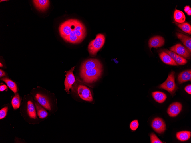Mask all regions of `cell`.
Returning <instances> with one entry per match:
<instances>
[{"label":"cell","mask_w":191,"mask_h":143,"mask_svg":"<svg viewBox=\"0 0 191 143\" xmlns=\"http://www.w3.org/2000/svg\"><path fill=\"white\" fill-rule=\"evenodd\" d=\"M161 60L165 63L170 65L177 66L178 64L168 54L163 51L159 54Z\"/></svg>","instance_id":"obj_16"},{"label":"cell","mask_w":191,"mask_h":143,"mask_svg":"<svg viewBox=\"0 0 191 143\" xmlns=\"http://www.w3.org/2000/svg\"><path fill=\"white\" fill-rule=\"evenodd\" d=\"M174 16L175 21L176 23H182L185 21V14L180 10L176 9L174 12Z\"/></svg>","instance_id":"obj_20"},{"label":"cell","mask_w":191,"mask_h":143,"mask_svg":"<svg viewBox=\"0 0 191 143\" xmlns=\"http://www.w3.org/2000/svg\"><path fill=\"white\" fill-rule=\"evenodd\" d=\"M102 67V65L98 60L95 59H90L86 60L82 63L80 70Z\"/></svg>","instance_id":"obj_9"},{"label":"cell","mask_w":191,"mask_h":143,"mask_svg":"<svg viewBox=\"0 0 191 143\" xmlns=\"http://www.w3.org/2000/svg\"><path fill=\"white\" fill-rule=\"evenodd\" d=\"M164 52L168 54L174 61L178 55L175 53L167 49L164 50Z\"/></svg>","instance_id":"obj_29"},{"label":"cell","mask_w":191,"mask_h":143,"mask_svg":"<svg viewBox=\"0 0 191 143\" xmlns=\"http://www.w3.org/2000/svg\"><path fill=\"white\" fill-rule=\"evenodd\" d=\"M105 41L104 35L102 34L96 35V38L92 40L88 46L89 52L92 56L96 55L97 52L102 47Z\"/></svg>","instance_id":"obj_3"},{"label":"cell","mask_w":191,"mask_h":143,"mask_svg":"<svg viewBox=\"0 0 191 143\" xmlns=\"http://www.w3.org/2000/svg\"><path fill=\"white\" fill-rule=\"evenodd\" d=\"M151 126L156 132L159 134L163 133L166 129L165 122L159 117L156 118L152 120Z\"/></svg>","instance_id":"obj_7"},{"label":"cell","mask_w":191,"mask_h":143,"mask_svg":"<svg viewBox=\"0 0 191 143\" xmlns=\"http://www.w3.org/2000/svg\"><path fill=\"white\" fill-rule=\"evenodd\" d=\"M170 50L183 57L188 59L190 58L191 53L186 47L181 44H177L172 46Z\"/></svg>","instance_id":"obj_6"},{"label":"cell","mask_w":191,"mask_h":143,"mask_svg":"<svg viewBox=\"0 0 191 143\" xmlns=\"http://www.w3.org/2000/svg\"><path fill=\"white\" fill-rule=\"evenodd\" d=\"M150 137L151 143H163L154 133H152L150 134Z\"/></svg>","instance_id":"obj_25"},{"label":"cell","mask_w":191,"mask_h":143,"mask_svg":"<svg viewBox=\"0 0 191 143\" xmlns=\"http://www.w3.org/2000/svg\"><path fill=\"white\" fill-rule=\"evenodd\" d=\"M20 98L18 93L13 97L11 101L12 106L14 109L19 108L20 105Z\"/></svg>","instance_id":"obj_24"},{"label":"cell","mask_w":191,"mask_h":143,"mask_svg":"<svg viewBox=\"0 0 191 143\" xmlns=\"http://www.w3.org/2000/svg\"><path fill=\"white\" fill-rule=\"evenodd\" d=\"M1 80L5 82L9 88L15 93L17 91V87L16 84L10 79L7 78H3Z\"/></svg>","instance_id":"obj_23"},{"label":"cell","mask_w":191,"mask_h":143,"mask_svg":"<svg viewBox=\"0 0 191 143\" xmlns=\"http://www.w3.org/2000/svg\"><path fill=\"white\" fill-rule=\"evenodd\" d=\"M35 98L40 105L49 111L51 110L50 103L46 96L41 94L37 93L35 96Z\"/></svg>","instance_id":"obj_11"},{"label":"cell","mask_w":191,"mask_h":143,"mask_svg":"<svg viewBox=\"0 0 191 143\" xmlns=\"http://www.w3.org/2000/svg\"><path fill=\"white\" fill-rule=\"evenodd\" d=\"M102 68L81 70L80 76L83 80L87 83H92L96 82L101 76Z\"/></svg>","instance_id":"obj_2"},{"label":"cell","mask_w":191,"mask_h":143,"mask_svg":"<svg viewBox=\"0 0 191 143\" xmlns=\"http://www.w3.org/2000/svg\"><path fill=\"white\" fill-rule=\"evenodd\" d=\"M175 72L172 71L168 75L166 81L161 84L158 88L164 89L172 95H173L178 87L177 86L175 82Z\"/></svg>","instance_id":"obj_4"},{"label":"cell","mask_w":191,"mask_h":143,"mask_svg":"<svg viewBox=\"0 0 191 143\" xmlns=\"http://www.w3.org/2000/svg\"><path fill=\"white\" fill-rule=\"evenodd\" d=\"M185 91L188 94H191V85L189 84L186 86L185 88Z\"/></svg>","instance_id":"obj_30"},{"label":"cell","mask_w":191,"mask_h":143,"mask_svg":"<svg viewBox=\"0 0 191 143\" xmlns=\"http://www.w3.org/2000/svg\"><path fill=\"white\" fill-rule=\"evenodd\" d=\"M59 29L60 35L64 40L73 44L82 42L86 34L85 26L76 19H69L63 22L60 25Z\"/></svg>","instance_id":"obj_1"},{"label":"cell","mask_w":191,"mask_h":143,"mask_svg":"<svg viewBox=\"0 0 191 143\" xmlns=\"http://www.w3.org/2000/svg\"><path fill=\"white\" fill-rule=\"evenodd\" d=\"M74 68L75 67H73L70 70L66 72V77L64 82L65 90L68 93H69L70 89L75 81V76L73 73Z\"/></svg>","instance_id":"obj_8"},{"label":"cell","mask_w":191,"mask_h":143,"mask_svg":"<svg viewBox=\"0 0 191 143\" xmlns=\"http://www.w3.org/2000/svg\"><path fill=\"white\" fill-rule=\"evenodd\" d=\"M3 66V65L0 63V67H2Z\"/></svg>","instance_id":"obj_35"},{"label":"cell","mask_w":191,"mask_h":143,"mask_svg":"<svg viewBox=\"0 0 191 143\" xmlns=\"http://www.w3.org/2000/svg\"><path fill=\"white\" fill-rule=\"evenodd\" d=\"M186 13L188 15L190 16L191 15V9L188 11Z\"/></svg>","instance_id":"obj_34"},{"label":"cell","mask_w":191,"mask_h":143,"mask_svg":"<svg viewBox=\"0 0 191 143\" xmlns=\"http://www.w3.org/2000/svg\"><path fill=\"white\" fill-rule=\"evenodd\" d=\"M8 108L7 107H5L0 110V119H1L5 118L7 114L8 110Z\"/></svg>","instance_id":"obj_28"},{"label":"cell","mask_w":191,"mask_h":143,"mask_svg":"<svg viewBox=\"0 0 191 143\" xmlns=\"http://www.w3.org/2000/svg\"><path fill=\"white\" fill-rule=\"evenodd\" d=\"M34 5L39 10L44 11L46 10L49 5V1L47 0H33Z\"/></svg>","instance_id":"obj_15"},{"label":"cell","mask_w":191,"mask_h":143,"mask_svg":"<svg viewBox=\"0 0 191 143\" xmlns=\"http://www.w3.org/2000/svg\"><path fill=\"white\" fill-rule=\"evenodd\" d=\"M182 108L181 103L178 102H174L169 106L167 112L170 117H176L180 112Z\"/></svg>","instance_id":"obj_10"},{"label":"cell","mask_w":191,"mask_h":143,"mask_svg":"<svg viewBox=\"0 0 191 143\" xmlns=\"http://www.w3.org/2000/svg\"><path fill=\"white\" fill-rule=\"evenodd\" d=\"M175 61L179 65H184L187 62V61L185 58L179 55H178Z\"/></svg>","instance_id":"obj_26"},{"label":"cell","mask_w":191,"mask_h":143,"mask_svg":"<svg viewBox=\"0 0 191 143\" xmlns=\"http://www.w3.org/2000/svg\"><path fill=\"white\" fill-rule=\"evenodd\" d=\"M76 90L78 95L83 100L90 102L93 101L91 92L85 86L81 84H77Z\"/></svg>","instance_id":"obj_5"},{"label":"cell","mask_w":191,"mask_h":143,"mask_svg":"<svg viewBox=\"0 0 191 143\" xmlns=\"http://www.w3.org/2000/svg\"><path fill=\"white\" fill-rule=\"evenodd\" d=\"M27 110L28 115L30 118L33 119L36 118L35 108L32 101L29 100L28 101Z\"/></svg>","instance_id":"obj_19"},{"label":"cell","mask_w":191,"mask_h":143,"mask_svg":"<svg viewBox=\"0 0 191 143\" xmlns=\"http://www.w3.org/2000/svg\"><path fill=\"white\" fill-rule=\"evenodd\" d=\"M7 88V87L5 85H0V91H3Z\"/></svg>","instance_id":"obj_31"},{"label":"cell","mask_w":191,"mask_h":143,"mask_svg":"<svg viewBox=\"0 0 191 143\" xmlns=\"http://www.w3.org/2000/svg\"><path fill=\"white\" fill-rule=\"evenodd\" d=\"M191 80V70H186L183 71L178 75V81L181 84L187 81Z\"/></svg>","instance_id":"obj_13"},{"label":"cell","mask_w":191,"mask_h":143,"mask_svg":"<svg viewBox=\"0 0 191 143\" xmlns=\"http://www.w3.org/2000/svg\"><path fill=\"white\" fill-rule=\"evenodd\" d=\"M191 136V132L188 131H182L177 132L176 134L177 139L181 141L189 140Z\"/></svg>","instance_id":"obj_18"},{"label":"cell","mask_w":191,"mask_h":143,"mask_svg":"<svg viewBox=\"0 0 191 143\" xmlns=\"http://www.w3.org/2000/svg\"><path fill=\"white\" fill-rule=\"evenodd\" d=\"M139 124L137 120H135L132 121L130 125V129L132 131L136 130L139 126Z\"/></svg>","instance_id":"obj_27"},{"label":"cell","mask_w":191,"mask_h":143,"mask_svg":"<svg viewBox=\"0 0 191 143\" xmlns=\"http://www.w3.org/2000/svg\"><path fill=\"white\" fill-rule=\"evenodd\" d=\"M152 95L154 100L160 103L164 102L167 98V96L165 94L160 91L152 92Z\"/></svg>","instance_id":"obj_17"},{"label":"cell","mask_w":191,"mask_h":143,"mask_svg":"<svg viewBox=\"0 0 191 143\" xmlns=\"http://www.w3.org/2000/svg\"><path fill=\"white\" fill-rule=\"evenodd\" d=\"M177 37L182 42L185 47L191 52V38L190 37L179 32L176 33Z\"/></svg>","instance_id":"obj_14"},{"label":"cell","mask_w":191,"mask_h":143,"mask_svg":"<svg viewBox=\"0 0 191 143\" xmlns=\"http://www.w3.org/2000/svg\"><path fill=\"white\" fill-rule=\"evenodd\" d=\"M35 106L37 115L40 118L44 119L48 116L47 112L39 104L35 102Z\"/></svg>","instance_id":"obj_21"},{"label":"cell","mask_w":191,"mask_h":143,"mask_svg":"<svg viewBox=\"0 0 191 143\" xmlns=\"http://www.w3.org/2000/svg\"><path fill=\"white\" fill-rule=\"evenodd\" d=\"M165 40L164 38L161 36H156L150 38L148 41V46L150 49L152 47L158 48L163 46Z\"/></svg>","instance_id":"obj_12"},{"label":"cell","mask_w":191,"mask_h":143,"mask_svg":"<svg viewBox=\"0 0 191 143\" xmlns=\"http://www.w3.org/2000/svg\"><path fill=\"white\" fill-rule=\"evenodd\" d=\"M5 72L2 70L1 69L0 70V77H1L5 76Z\"/></svg>","instance_id":"obj_32"},{"label":"cell","mask_w":191,"mask_h":143,"mask_svg":"<svg viewBox=\"0 0 191 143\" xmlns=\"http://www.w3.org/2000/svg\"><path fill=\"white\" fill-rule=\"evenodd\" d=\"M191 9L190 7L189 6H186L184 8V11L186 13Z\"/></svg>","instance_id":"obj_33"},{"label":"cell","mask_w":191,"mask_h":143,"mask_svg":"<svg viewBox=\"0 0 191 143\" xmlns=\"http://www.w3.org/2000/svg\"><path fill=\"white\" fill-rule=\"evenodd\" d=\"M177 26L185 32L190 35L191 34V26L187 22L178 23L175 22Z\"/></svg>","instance_id":"obj_22"}]
</instances>
